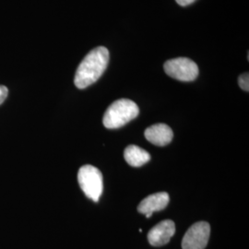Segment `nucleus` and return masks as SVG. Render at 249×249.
I'll use <instances>...</instances> for the list:
<instances>
[{
    "label": "nucleus",
    "instance_id": "nucleus-1",
    "mask_svg": "<svg viewBox=\"0 0 249 249\" xmlns=\"http://www.w3.org/2000/svg\"><path fill=\"white\" fill-rule=\"evenodd\" d=\"M109 51L105 46L92 49L81 61L75 74L74 83L82 89L89 87L101 78L109 62Z\"/></svg>",
    "mask_w": 249,
    "mask_h": 249
},
{
    "label": "nucleus",
    "instance_id": "nucleus-2",
    "mask_svg": "<svg viewBox=\"0 0 249 249\" xmlns=\"http://www.w3.org/2000/svg\"><path fill=\"white\" fill-rule=\"evenodd\" d=\"M139 114L140 109L136 103L128 99H120L107 108L103 123L109 129L119 128L135 119Z\"/></svg>",
    "mask_w": 249,
    "mask_h": 249
},
{
    "label": "nucleus",
    "instance_id": "nucleus-3",
    "mask_svg": "<svg viewBox=\"0 0 249 249\" xmlns=\"http://www.w3.org/2000/svg\"><path fill=\"white\" fill-rule=\"evenodd\" d=\"M78 181L86 196L94 202H98L104 190V179L101 171L89 164L84 165L79 170Z\"/></svg>",
    "mask_w": 249,
    "mask_h": 249
},
{
    "label": "nucleus",
    "instance_id": "nucleus-4",
    "mask_svg": "<svg viewBox=\"0 0 249 249\" xmlns=\"http://www.w3.org/2000/svg\"><path fill=\"white\" fill-rule=\"evenodd\" d=\"M163 70L173 79L180 81H193L198 76V67L193 60L187 57H178L164 63Z\"/></svg>",
    "mask_w": 249,
    "mask_h": 249
},
{
    "label": "nucleus",
    "instance_id": "nucleus-5",
    "mask_svg": "<svg viewBox=\"0 0 249 249\" xmlns=\"http://www.w3.org/2000/svg\"><path fill=\"white\" fill-rule=\"evenodd\" d=\"M211 226L206 222L194 223L183 237L182 249H204L210 239Z\"/></svg>",
    "mask_w": 249,
    "mask_h": 249
},
{
    "label": "nucleus",
    "instance_id": "nucleus-6",
    "mask_svg": "<svg viewBox=\"0 0 249 249\" xmlns=\"http://www.w3.org/2000/svg\"><path fill=\"white\" fill-rule=\"evenodd\" d=\"M175 232V223L171 220H165L151 228L148 233V241L153 247H161L169 243Z\"/></svg>",
    "mask_w": 249,
    "mask_h": 249
},
{
    "label": "nucleus",
    "instance_id": "nucleus-7",
    "mask_svg": "<svg viewBox=\"0 0 249 249\" xmlns=\"http://www.w3.org/2000/svg\"><path fill=\"white\" fill-rule=\"evenodd\" d=\"M170 196L166 192H159L150 195L138 206V212L145 214L146 218H151L154 212H160L164 210L169 203Z\"/></svg>",
    "mask_w": 249,
    "mask_h": 249
},
{
    "label": "nucleus",
    "instance_id": "nucleus-8",
    "mask_svg": "<svg viewBox=\"0 0 249 249\" xmlns=\"http://www.w3.org/2000/svg\"><path fill=\"white\" fill-rule=\"evenodd\" d=\"M144 135L148 142L159 147L168 145L174 138L172 128L165 124H156L149 126L145 130Z\"/></svg>",
    "mask_w": 249,
    "mask_h": 249
},
{
    "label": "nucleus",
    "instance_id": "nucleus-9",
    "mask_svg": "<svg viewBox=\"0 0 249 249\" xmlns=\"http://www.w3.org/2000/svg\"><path fill=\"white\" fill-rule=\"evenodd\" d=\"M124 157L125 161L133 167H141L151 160V154L136 145H129L125 148Z\"/></svg>",
    "mask_w": 249,
    "mask_h": 249
},
{
    "label": "nucleus",
    "instance_id": "nucleus-10",
    "mask_svg": "<svg viewBox=\"0 0 249 249\" xmlns=\"http://www.w3.org/2000/svg\"><path fill=\"white\" fill-rule=\"evenodd\" d=\"M238 83L241 89L249 91V73H244L240 75V77L238 78Z\"/></svg>",
    "mask_w": 249,
    "mask_h": 249
},
{
    "label": "nucleus",
    "instance_id": "nucleus-11",
    "mask_svg": "<svg viewBox=\"0 0 249 249\" xmlns=\"http://www.w3.org/2000/svg\"><path fill=\"white\" fill-rule=\"evenodd\" d=\"M8 94H9L8 88L0 85V105H2L4 103V101L8 97Z\"/></svg>",
    "mask_w": 249,
    "mask_h": 249
},
{
    "label": "nucleus",
    "instance_id": "nucleus-12",
    "mask_svg": "<svg viewBox=\"0 0 249 249\" xmlns=\"http://www.w3.org/2000/svg\"><path fill=\"white\" fill-rule=\"evenodd\" d=\"M178 5L182 6V7H187L188 5H191L192 3H194L196 0H176Z\"/></svg>",
    "mask_w": 249,
    "mask_h": 249
}]
</instances>
